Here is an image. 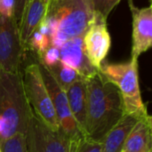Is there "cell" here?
I'll return each mask as SVG.
<instances>
[{
	"mask_svg": "<svg viewBox=\"0 0 152 152\" xmlns=\"http://www.w3.org/2000/svg\"><path fill=\"white\" fill-rule=\"evenodd\" d=\"M87 114L86 136L100 142L126 115L123 100L118 87L100 71L86 79Z\"/></svg>",
	"mask_w": 152,
	"mask_h": 152,
	"instance_id": "6da1fadb",
	"label": "cell"
},
{
	"mask_svg": "<svg viewBox=\"0 0 152 152\" xmlns=\"http://www.w3.org/2000/svg\"><path fill=\"white\" fill-rule=\"evenodd\" d=\"M94 16L91 0H49L42 21L49 27L50 45L60 49L67 42L84 37Z\"/></svg>",
	"mask_w": 152,
	"mask_h": 152,
	"instance_id": "7a4b0ae2",
	"label": "cell"
},
{
	"mask_svg": "<svg viewBox=\"0 0 152 152\" xmlns=\"http://www.w3.org/2000/svg\"><path fill=\"white\" fill-rule=\"evenodd\" d=\"M31 110L23 88L22 73L0 69V143L17 134H25Z\"/></svg>",
	"mask_w": 152,
	"mask_h": 152,
	"instance_id": "3957f363",
	"label": "cell"
},
{
	"mask_svg": "<svg viewBox=\"0 0 152 152\" xmlns=\"http://www.w3.org/2000/svg\"><path fill=\"white\" fill-rule=\"evenodd\" d=\"M99 71L119 90L126 114L143 116L148 113L140 89L138 59L131 57L127 62L102 63Z\"/></svg>",
	"mask_w": 152,
	"mask_h": 152,
	"instance_id": "277c9868",
	"label": "cell"
},
{
	"mask_svg": "<svg viewBox=\"0 0 152 152\" xmlns=\"http://www.w3.org/2000/svg\"><path fill=\"white\" fill-rule=\"evenodd\" d=\"M22 83L26 98L33 110L50 127L59 129L56 113L37 61L28 63L22 69Z\"/></svg>",
	"mask_w": 152,
	"mask_h": 152,
	"instance_id": "5b68a950",
	"label": "cell"
},
{
	"mask_svg": "<svg viewBox=\"0 0 152 152\" xmlns=\"http://www.w3.org/2000/svg\"><path fill=\"white\" fill-rule=\"evenodd\" d=\"M27 152H69L70 139L61 129L54 130L31 110L25 133Z\"/></svg>",
	"mask_w": 152,
	"mask_h": 152,
	"instance_id": "8992f818",
	"label": "cell"
},
{
	"mask_svg": "<svg viewBox=\"0 0 152 152\" xmlns=\"http://www.w3.org/2000/svg\"><path fill=\"white\" fill-rule=\"evenodd\" d=\"M25 50L15 19L0 14V69L13 74L22 73Z\"/></svg>",
	"mask_w": 152,
	"mask_h": 152,
	"instance_id": "52a82bcc",
	"label": "cell"
},
{
	"mask_svg": "<svg viewBox=\"0 0 152 152\" xmlns=\"http://www.w3.org/2000/svg\"><path fill=\"white\" fill-rule=\"evenodd\" d=\"M37 64L39 66L46 89L51 97L60 128L69 137L70 140L86 137L78 128L74 118L72 117L69 107L66 91H64L55 81L46 67L38 62Z\"/></svg>",
	"mask_w": 152,
	"mask_h": 152,
	"instance_id": "ba28073f",
	"label": "cell"
},
{
	"mask_svg": "<svg viewBox=\"0 0 152 152\" xmlns=\"http://www.w3.org/2000/svg\"><path fill=\"white\" fill-rule=\"evenodd\" d=\"M83 41L87 59L99 70L111 46V37L107 28V20L94 12L92 21L85 32Z\"/></svg>",
	"mask_w": 152,
	"mask_h": 152,
	"instance_id": "9c48e42d",
	"label": "cell"
},
{
	"mask_svg": "<svg viewBox=\"0 0 152 152\" xmlns=\"http://www.w3.org/2000/svg\"><path fill=\"white\" fill-rule=\"evenodd\" d=\"M129 7L133 17L132 58L138 59L152 45V6L137 8L129 0Z\"/></svg>",
	"mask_w": 152,
	"mask_h": 152,
	"instance_id": "30bf717a",
	"label": "cell"
},
{
	"mask_svg": "<svg viewBox=\"0 0 152 152\" xmlns=\"http://www.w3.org/2000/svg\"><path fill=\"white\" fill-rule=\"evenodd\" d=\"M48 3L49 0L26 1L21 18L18 25L20 39L24 47L33 32L38 28L39 24L44 20Z\"/></svg>",
	"mask_w": 152,
	"mask_h": 152,
	"instance_id": "8fae6325",
	"label": "cell"
},
{
	"mask_svg": "<svg viewBox=\"0 0 152 152\" xmlns=\"http://www.w3.org/2000/svg\"><path fill=\"white\" fill-rule=\"evenodd\" d=\"M69 107L78 128L86 136V114H87V94L86 79L80 78L72 84L66 91Z\"/></svg>",
	"mask_w": 152,
	"mask_h": 152,
	"instance_id": "7c38bea8",
	"label": "cell"
},
{
	"mask_svg": "<svg viewBox=\"0 0 152 152\" xmlns=\"http://www.w3.org/2000/svg\"><path fill=\"white\" fill-rule=\"evenodd\" d=\"M152 118L146 114L142 117L128 134L123 152H151Z\"/></svg>",
	"mask_w": 152,
	"mask_h": 152,
	"instance_id": "4fadbf2b",
	"label": "cell"
},
{
	"mask_svg": "<svg viewBox=\"0 0 152 152\" xmlns=\"http://www.w3.org/2000/svg\"><path fill=\"white\" fill-rule=\"evenodd\" d=\"M143 116L126 114L119 123L114 126L104 137L103 141L102 142L101 152H122L128 134L139 119Z\"/></svg>",
	"mask_w": 152,
	"mask_h": 152,
	"instance_id": "5bb4252c",
	"label": "cell"
},
{
	"mask_svg": "<svg viewBox=\"0 0 152 152\" xmlns=\"http://www.w3.org/2000/svg\"><path fill=\"white\" fill-rule=\"evenodd\" d=\"M46 69L64 91H67V89L76 81L80 78H84L76 69L66 65L61 61L51 67H46Z\"/></svg>",
	"mask_w": 152,
	"mask_h": 152,
	"instance_id": "9a60e30c",
	"label": "cell"
},
{
	"mask_svg": "<svg viewBox=\"0 0 152 152\" xmlns=\"http://www.w3.org/2000/svg\"><path fill=\"white\" fill-rule=\"evenodd\" d=\"M49 46H50L49 37L40 33L37 29H36L31 35V37H29V39L28 40L25 48L31 50L36 54V58H37Z\"/></svg>",
	"mask_w": 152,
	"mask_h": 152,
	"instance_id": "2e32d148",
	"label": "cell"
},
{
	"mask_svg": "<svg viewBox=\"0 0 152 152\" xmlns=\"http://www.w3.org/2000/svg\"><path fill=\"white\" fill-rule=\"evenodd\" d=\"M102 143L91 141L86 137L70 140L69 152H101Z\"/></svg>",
	"mask_w": 152,
	"mask_h": 152,
	"instance_id": "e0dca14e",
	"label": "cell"
},
{
	"mask_svg": "<svg viewBox=\"0 0 152 152\" xmlns=\"http://www.w3.org/2000/svg\"><path fill=\"white\" fill-rule=\"evenodd\" d=\"M2 152H27L25 144V135L17 134L10 139L0 143Z\"/></svg>",
	"mask_w": 152,
	"mask_h": 152,
	"instance_id": "ac0fdd59",
	"label": "cell"
},
{
	"mask_svg": "<svg viewBox=\"0 0 152 152\" xmlns=\"http://www.w3.org/2000/svg\"><path fill=\"white\" fill-rule=\"evenodd\" d=\"M120 1L121 0H91L94 12L99 13L106 20Z\"/></svg>",
	"mask_w": 152,
	"mask_h": 152,
	"instance_id": "d6986e66",
	"label": "cell"
},
{
	"mask_svg": "<svg viewBox=\"0 0 152 152\" xmlns=\"http://www.w3.org/2000/svg\"><path fill=\"white\" fill-rule=\"evenodd\" d=\"M60 61V52L54 46H49L40 56L37 58V62L45 66L51 67Z\"/></svg>",
	"mask_w": 152,
	"mask_h": 152,
	"instance_id": "ffe728a7",
	"label": "cell"
},
{
	"mask_svg": "<svg viewBox=\"0 0 152 152\" xmlns=\"http://www.w3.org/2000/svg\"><path fill=\"white\" fill-rule=\"evenodd\" d=\"M0 14L4 17L14 18V0H0Z\"/></svg>",
	"mask_w": 152,
	"mask_h": 152,
	"instance_id": "44dd1931",
	"label": "cell"
},
{
	"mask_svg": "<svg viewBox=\"0 0 152 152\" xmlns=\"http://www.w3.org/2000/svg\"><path fill=\"white\" fill-rule=\"evenodd\" d=\"M26 1L27 0H14V18L18 25L20 20L22 11H23Z\"/></svg>",
	"mask_w": 152,
	"mask_h": 152,
	"instance_id": "7402d4cb",
	"label": "cell"
},
{
	"mask_svg": "<svg viewBox=\"0 0 152 152\" xmlns=\"http://www.w3.org/2000/svg\"><path fill=\"white\" fill-rule=\"evenodd\" d=\"M0 152H2V150H1V146H0Z\"/></svg>",
	"mask_w": 152,
	"mask_h": 152,
	"instance_id": "603a6c76",
	"label": "cell"
},
{
	"mask_svg": "<svg viewBox=\"0 0 152 152\" xmlns=\"http://www.w3.org/2000/svg\"><path fill=\"white\" fill-rule=\"evenodd\" d=\"M122 152H123V151H122Z\"/></svg>",
	"mask_w": 152,
	"mask_h": 152,
	"instance_id": "cb8c5ba5",
	"label": "cell"
}]
</instances>
